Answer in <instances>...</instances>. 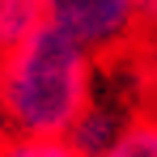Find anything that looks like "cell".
<instances>
[{"label": "cell", "instance_id": "cell-8", "mask_svg": "<svg viewBox=\"0 0 157 157\" xmlns=\"http://www.w3.org/2000/svg\"><path fill=\"white\" fill-rule=\"evenodd\" d=\"M153 9H157V0H140V13H144V17H149Z\"/></svg>", "mask_w": 157, "mask_h": 157}, {"label": "cell", "instance_id": "cell-1", "mask_svg": "<svg viewBox=\"0 0 157 157\" xmlns=\"http://www.w3.org/2000/svg\"><path fill=\"white\" fill-rule=\"evenodd\" d=\"M98 55L55 21L0 55V123L26 136H68L94 94Z\"/></svg>", "mask_w": 157, "mask_h": 157}, {"label": "cell", "instance_id": "cell-7", "mask_svg": "<svg viewBox=\"0 0 157 157\" xmlns=\"http://www.w3.org/2000/svg\"><path fill=\"white\" fill-rule=\"evenodd\" d=\"M149 106L157 110V59L149 64Z\"/></svg>", "mask_w": 157, "mask_h": 157}, {"label": "cell", "instance_id": "cell-3", "mask_svg": "<svg viewBox=\"0 0 157 157\" xmlns=\"http://www.w3.org/2000/svg\"><path fill=\"white\" fill-rule=\"evenodd\" d=\"M38 26H47V0H0V55L21 47Z\"/></svg>", "mask_w": 157, "mask_h": 157}, {"label": "cell", "instance_id": "cell-6", "mask_svg": "<svg viewBox=\"0 0 157 157\" xmlns=\"http://www.w3.org/2000/svg\"><path fill=\"white\" fill-rule=\"evenodd\" d=\"M140 47L149 51V59H157V9L144 17V38H140Z\"/></svg>", "mask_w": 157, "mask_h": 157}, {"label": "cell", "instance_id": "cell-2", "mask_svg": "<svg viewBox=\"0 0 157 157\" xmlns=\"http://www.w3.org/2000/svg\"><path fill=\"white\" fill-rule=\"evenodd\" d=\"M47 21L81 38L98 59L136 51L144 38L140 0H47Z\"/></svg>", "mask_w": 157, "mask_h": 157}, {"label": "cell", "instance_id": "cell-5", "mask_svg": "<svg viewBox=\"0 0 157 157\" xmlns=\"http://www.w3.org/2000/svg\"><path fill=\"white\" fill-rule=\"evenodd\" d=\"M0 157H85L68 136H26L13 132L9 140H0Z\"/></svg>", "mask_w": 157, "mask_h": 157}, {"label": "cell", "instance_id": "cell-4", "mask_svg": "<svg viewBox=\"0 0 157 157\" xmlns=\"http://www.w3.org/2000/svg\"><path fill=\"white\" fill-rule=\"evenodd\" d=\"M102 157H157V110L144 106Z\"/></svg>", "mask_w": 157, "mask_h": 157}]
</instances>
